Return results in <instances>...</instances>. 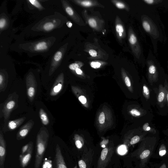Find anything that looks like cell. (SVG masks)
<instances>
[{
	"instance_id": "cell-5",
	"label": "cell",
	"mask_w": 168,
	"mask_h": 168,
	"mask_svg": "<svg viewBox=\"0 0 168 168\" xmlns=\"http://www.w3.org/2000/svg\"><path fill=\"white\" fill-rule=\"evenodd\" d=\"M34 125L33 120H30L23 125L17 132L16 137L17 140L19 141L24 139L28 134Z\"/></svg>"
},
{
	"instance_id": "cell-42",
	"label": "cell",
	"mask_w": 168,
	"mask_h": 168,
	"mask_svg": "<svg viewBox=\"0 0 168 168\" xmlns=\"http://www.w3.org/2000/svg\"><path fill=\"white\" fill-rule=\"evenodd\" d=\"M76 72L78 75H81L82 73V71L79 68L76 69Z\"/></svg>"
},
{
	"instance_id": "cell-4",
	"label": "cell",
	"mask_w": 168,
	"mask_h": 168,
	"mask_svg": "<svg viewBox=\"0 0 168 168\" xmlns=\"http://www.w3.org/2000/svg\"><path fill=\"white\" fill-rule=\"evenodd\" d=\"M6 153V143L3 134L0 133V168H4V163Z\"/></svg>"
},
{
	"instance_id": "cell-46",
	"label": "cell",
	"mask_w": 168,
	"mask_h": 168,
	"mask_svg": "<svg viewBox=\"0 0 168 168\" xmlns=\"http://www.w3.org/2000/svg\"><path fill=\"white\" fill-rule=\"evenodd\" d=\"M167 101H168V94H167Z\"/></svg>"
},
{
	"instance_id": "cell-21",
	"label": "cell",
	"mask_w": 168,
	"mask_h": 168,
	"mask_svg": "<svg viewBox=\"0 0 168 168\" xmlns=\"http://www.w3.org/2000/svg\"><path fill=\"white\" fill-rule=\"evenodd\" d=\"M29 1L32 4L34 5V6L38 8H40L42 7L39 2L37 1H36V0H31V1Z\"/></svg>"
},
{
	"instance_id": "cell-38",
	"label": "cell",
	"mask_w": 168,
	"mask_h": 168,
	"mask_svg": "<svg viewBox=\"0 0 168 168\" xmlns=\"http://www.w3.org/2000/svg\"><path fill=\"white\" fill-rule=\"evenodd\" d=\"M131 112L132 114H134L137 116H139L141 115L140 112L136 109H133L131 111Z\"/></svg>"
},
{
	"instance_id": "cell-27",
	"label": "cell",
	"mask_w": 168,
	"mask_h": 168,
	"mask_svg": "<svg viewBox=\"0 0 168 168\" xmlns=\"http://www.w3.org/2000/svg\"><path fill=\"white\" fill-rule=\"evenodd\" d=\"M118 152L120 154H124L126 152V150L125 146H120L118 149Z\"/></svg>"
},
{
	"instance_id": "cell-25",
	"label": "cell",
	"mask_w": 168,
	"mask_h": 168,
	"mask_svg": "<svg viewBox=\"0 0 168 168\" xmlns=\"http://www.w3.org/2000/svg\"><path fill=\"white\" fill-rule=\"evenodd\" d=\"M99 120V122L100 123L103 124L105 123V113L104 112H102L101 114H100Z\"/></svg>"
},
{
	"instance_id": "cell-34",
	"label": "cell",
	"mask_w": 168,
	"mask_h": 168,
	"mask_svg": "<svg viewBox=\"0 0 168 168\" xmlns=\"http://www.w3.org/2000/svg\"><path fill=\"white\" fill-rule=\"evenodd\" d=\"M6 21L4 19H1L0 20V28H3L6 25Z\"/></svg>"
},
{
	"instance_id": "cell-12",
	"label": "cell",
	"mask_w": 168,
	"mask_h": 168,
	"mask_svg": "<svg viewBox=\"0 0 168 168\" xmlns=\"http://www.w3.org/2000/svg\"><path fill=\"white\" fill-rule=\"evenodd\" d=\"M48 46L46 45V43L45 42H42L38 43L35 47V49L37 50H42L46 49Z\"/></svg>"
},
{
	"instance_id": "cell-37",
	"label": "cell",
	"mask_w": 168,
	"mask_h": 168,
	"mask_svg": "<svg viewBox=\"0 0 168 168\" xmlns=\"http://www.w3.org/2000/svg\"><path fill=\"white\" fill-rule=\"evenodd\" d=\"M75 144L77 148L79 149H80L82 147V144L81 142V141L76 140L75 141Z\"/></svg>"
},
{
	"instance_id": "cell-9",
	"label": "cell",
	"mask_w": 168,
	"mask_h": 168,
	"mask_svg": "<svg viewBox=\"0 0 168 168\" xmlns=\"http://www.w3.org/2000/svg\"><path fill=\"white\" fill-rule=\"evenodd\" d=\"M16 105V102L13 100H10L5 103L4 107L3 112L5 120H7L10 115L11 112Z\"/></svg>"
},
{
	"instance_id": "cell-1",
	"label": "cell",
	"mask_w": 168,
	"mask_h": 168,
	"mask_svg": "<svg viewBox=\"0 0 168 168\" xmlns=\"http://www.w3.org/2000/svg\"><path fill=\"white\" fill-rule=\"evenodd\" d=\"M49 137L48 130L44 127L41 128L37 137L34 168H40L48 146Z\"/></svg>"
},
{
	"instance_id": "cell-20",
	"label": "cell",
	"mask_w": 168,
	"mask_h": 168,
	"mask_svg": "<svg viewBox=\"0 0 168 168\" xmlns=\"http://www.w3.org/2000/svg\"><path fill=\"white\" fill-rule=\"evenodd\" d=\"M150 153V151L149 150H144L140 156V157L141 159H144L146 158L149 155Z\"/></svg>"
},
{
	"instance_id": "cell-22",
	"label": "cell",
	"mask_w": 168,
	"mask_h": 168,
	"mask_svg": "<svg viewBox=\"0 0 168 168\" xmlns=\"http://www.w3.org/2000/svg\"><path fill=\"white\" fill-rule=\"evenodd\" d=\"M80 4L84 7H90L92 5V3L90 1H81Z\"/></svg>"
},
{
	"instance_id": "cell-6",
	"label": "cell",
	"mask_w": 168,
	"mask_h": 168,
	"mask_svg": "<svg viewBox=\"0 0 168 168\" xmlns=\"http://www.w3.org/2000/svg\"><path fill=\"white\" fill-rule=\"evenodd\" d=\"M33 143L32 142L28 151L24 154H20L19 159L20 166L22 168H25L28 166L30 162L33 152Z\"/></svg>"
},
{
	"instance_id": "cell-45",
	"label": "cell",
	"mask_w": 168,
	"mask_h": 168,
	"mask_svg": "<svg viewBox=\"0 0 168 168\" xmlns=\"http://www.w3.org/2000/svg\"><path fill=\"white\" fill-rule=\"evenodd\" d=\"M150 128L149 127H147V128L146 129V131H149L150 130Z\"/></svg>"
},
{
	"instance_id": "cell-18",
	"label": "cell",
	"mask_w": 168,
	"mask_h": 168,
	"mask_svg": "<svg viewBox=\"0 0 168 168\" xmlns=\"http://www.w3.org/2000/svg\"><path fill=\"white\" fill-rule=\"evenodd\" d=\"M116 31L119 34L120 36H122V33L124 31V29L123 26L122 25L118 24L116 26Z\"/></svg>"
},
{
	"instance_id": "cell-30",
	"label": "cell",
	"mask_w": 168,
	"mask_h": 168,
	"mask_svg": "<svg viewBox=\"0 0 168 168\" xmlns=\"http://www.w3.org/2000/svg\"><path fill=\"white\" fill-rule=\"evenodd\" d=\"M164 97V93L163 92H161L159 93L158 96V101L159 102H163Z\"/></svg>"
},
{
	"instance_id": "cell-13",
	"label": "cell",
	"mask_w": 168,
	"mask_h": 168,
	"mask_svg": "<svg viewBox=\"0 0 168 168\" xmlns=\"http://www.w3.org/2000/svg\"><path fill=\"white\" fill-rule=\"evenodd\" d=\"M42 168H53L51 161L47 159H45L43 161Z\"/></svg>"
},
{
	"instance_id": "cell-10",
	"label": "cell",
	"mask_w": 168,
	"mask_h": 168,
	"mask_svg": "<svg viewBox=\"0 0 168 168\" xmlns=\"http://www.w3.org/2000/svg\"><path fill=\"white\" fill-rule=\"evenodd\" d=\"M25 118L23 117L15 120L10 121L8 124V127L10 130H14L24 121Z\"/></svg>"
},
{
	"instance_id": "cell-14",
	"label": "cell",
	"mask_w": 168,
	"mask_h": 168,
	"mask_svg": "<svg viewBox=\"0 0 168 168\" xmlns=\"http://www.w3.org/2000/svg\"><path fill=\"white\" fill-rule=\"evenodd\" d=\"M129 42L131 45H133L138 42V40L136 36L134 34H132L129 38Z\"/></svg>"
},
{
	"instance_id": "cell-32",
	"label": "cell",
	"mask_w": 168,
	"mask_h": 168,
	"mask_svg": "<svg viewBox=\"0 0 168 168\" xmlns=\"http://www.w3.org/2000/svg\"><path fill=\"white\" fill-rule=\"evenodd\" d=\"M79 100L82 104H84L87 102V100L85 97L83 96H81L79 97Z\"/></svg>"
},
{
	"instance_id": "cell-11",
	"label": "cell",
	"mask_w": 168,
	"mask_h": 168,
	"mask_svg": "<svg viewBox=\"0 0 168 168\" xmlns=\"http://www.w3.org/2000/svg\"><path fill=\"white\" fill-rule=\"evenodd\" d=\"M39 115L43 124L48 125L49 123V121L47 114L43 108H40L39 111Z\"/></svg>"
},
{
	"instance_id": "cell-24",
	"label": "cell",
	"mask_w": 168,
	"mask_h": 168,
	"mask_svg": "<svg viewBox=\"0 0 168 168\" xmlns=\"http://www.w3.org/2000/svg\"><path fill=\"white\" fill-rule=\"evenodd\" d=\"M62 54L61 52L60 51L58 52L54 56V59L55 61H59L61 59Z\"/></svg>"
},
{
	"instance_id": "cell-41",
	"label": "cell",
	"mask_w": 168,
	"mask_h": 168,
	"mask_svg": "<svg viewBox=\"0 0 168 168\" xmlns=\"http://www.w3.org/2000/svg\"><path fill=\"white\" fill-rule=\"evenodd\" d=\"M166 150H162L159 152V155L161 156H163L166 154Z\"/></svg>"
},
{
	"instance_id": "cell-43",
	"label": "cell",
	"mask_w": 168,
	"mask_h": 168,
	"mask_svg": "<svg viewBox=\"0 0 168 168\" xmlns=\"http://www.w3.org/2000/svg\"><path fill=\"white\" fill-rule=\"evenodd\" d=\"M148 125H149L148 123H146V124H145L144 125L143 127V129L144 131H146V129L147 128V127H149Z\"/></svg>"
},
{
	"instance_id": "cell-33",
	"label": "cell",
	"mask_w": 168,
	"mask_h": 168,
	"mask_svg": "<svg viewBox=\"0 0 168 168\" xmlns=\"http://www.w3.org/2000/svg\"><path fill=\"white\" fill-rule=\"evenodd\" d=\"M66 11L68 14L70 16H72L74 14V11L72 9L69 7H68L66 8Z\"/></svg>"
},
{
	"instance_id": "cell-39",
	"label": "cell",
	"mask_w": 168,
	"mask_h": 168,
	"mask_svg": "<svg viewBox=\"0 0 168 168\" xmlns=\"http://www.w3.org/2000/svg\"><path fill=\"white\" fill-rule=\"evenodd\" d=\"M143 92L146 96H149V92L148 88H147L145 85H144L143 87Z\"/></svg>"
},
{
	"instance_id": "cell-15",
	"label": "cell",
	"mask_w": 168,
	"mask_h": 168,
	"mask_svg": "<svg viewBox=\"0 0 168 168\" xmlns=\"http://www.w3.org/2000/svg\"><path fill=\"white\" fill-rule=\"evenodd\" d=\"M54 27V25L52 23L50 22L45 23L43 26L44 29L47 31L52 30Z\"/></svg>"
},
{
	"instance_id": "cell-26",
	"label": "cell",
	"mask_w": 168,
	"mask_h": 168,
	"mask_svg": "<svg viewBox=\"0 0 168 168\" xmlns=\"http://www.w3.org/2000/svg\"><path fill=\"white\" fill-rule=\"evenodd\" d=\"M140 138L139 136H136L133 138L131 141L130 143L131 144H134L136 143L139 141Z\"/></svg>"
},
{
	"instance_id": "cell-44",
	"label": "cell",
	"mask_w": 168,
	"mask_h": 168,
	"mask_svg": "<svg viewBox=\"0 0 168 168\" xmlns=\"http://www.w3.org/2000/svg\"><path fill=\"white\" fill-rule=\"evenodd\" d=\"M67 25L68 26L69 28L71 27L72 25V23L70 22H68L67 23Z\"/></svg>"
},
{
	"instance_id": "cell-35",
	"label": "cell",
	"mask_w": 168,
	"mask_h": 168,
	"mask_svg": "<svg viewBox=\"0 0 168 168\" xmlns=\"http://www.w3.org/2000/svg\"><path fill=\"white\" fill-rule=\"evenodd\" d=\"M116 6L118 8L120 9H124L125 7V6L124 4L120 2H117L116 3Z\"/></svg>"
},
{
	"instance_id": "cell-3",
	"label": "cell",
	"mask_w": 168,
	"mask_h": 168,
	"mask_svg": "<svg viewBox=\"0 0 168 168\" xmlns=\"http://www.w3.org/2000/svg\"><path fill=\"white\" fill-rule=\"evenodd\" d=\"M27 93L28 98L31 101L34 98L36 93L37 85L36 81L32 76H28L26 80Z\"/></svg>"
},
{
	"instance_id": "cell-17",
	"label": "cell",
	"mask_w": 168,
	"mask_h": 168,
	"mask_svg": "<svg viewBox=\"0 0 168 168\" xmlns=\"http://www.w3.org/2000/svg\"><path fill=\"white\" fill-rule=\"evenodd\" d=\"M143 1L147 4L152 5L160 3V2L162 1H157V0H144Z\"/></svg>"
},
{
	"instance_id": "cell-28",
	"label": "cell",
	"mask_w": 168,
	"mask_h": 168,
	"mask_svg": "<svg viewBox=\"0 0 168 168\" xmlns=\"http://www.w3.org/2000/svg\"><path fill=\"white\" fill-rule=\"evenodd\" d=\"M90 65L91 67L95 69L99 68L101 65V63L94 61L92 62L91 63Z\"/></svg>"
},
{
	"instance_id": "cell-8",
	"label": "cell",
	"mask_w": 168,
	"mask_h": 168,
	"mask_svg": "<svg viewBox=\"0 0 168 168\" xmlns=\"http://www.w3.org/2000/svg\"><path fill=\"white\" fill-rule=\"evenodd\" d=\"M64 77L63 75L58 76L53 85L50 94L51 96H55L59 93L63 87Z\"/></svg>"
},
{
	"instance_id": "cell-31",
	"label": "cell",
	"mask_w": 168,
	"mask_h": 168,
	"mask_svg": "<svg viewBox=\"0 0 168 168\" xmlns=\"http://www.w3.org/2000/svg\"><path fill=\"white\" fill-rule=\"evenodd\" d=\"M79 165L80 168H86V164L83 160H80L79 162Z\"/></svg>"
},
{
	"instance_id": "cell-2",
	"label": "cell",
	"mask_w": 168,
	"mask_h": 168,
	"mask_svg": "<svg viewBox=\"0 0 168 168\" xmlns=\"http://www.w3.org/2000/svg\"><path fill=\"white\" fill-rule=\"evenodd\" d=\"M142 26L144 30L153 39H158L160 34L157 27L151 19L146 16V18L143 20Z\"/></svg>"
},
{
	"instance_id": "cell-29",
	"label": "cell",
	"mask_w": 168,
	"mask_h": 168,
	"mask_svg": "<svg viewBox=\"0 0 168 168\" xmlns=\"http://www.w3.org/2000/svg\"><path fill=\"white\" fill-rule=\"evenodd\" d=\"M79 65L76 63H73L70 65L69 68L71 70H76V69L79 68Z\"/></svg>"
},
{
	"instance_id": "cell-40",
	"label": "cell",
	"mask_w": 168,
	"mask_h": 168,
	"mask_svg": "<svg viewBox=\"0 0 168 168\" xmlns=\"http://www.w3.org/2000/svg\"><path fill=\"white\" fill-rule=\"evenodd\" d=\"M125 81L126 86L128 87H130L131 86V82L129 78L127 76L125 78Z\"/></svg>"
},
{
	"instance_id": "cell-16",
	"label": "cell",
	"mask_w": 168,
	"mask_h": 168,
	"mask_svg": "<svg viewBox=\"0 0 168 168\" xmlns=\"http://www.w3.org/2000/svg\"><path fill=\"white\" fill-rule=\"evenodd\" d=\"M32 143V141H30L22 147L21 151V154H24L28 151Z\"/></svg>"
},
{
	"instance_id": "cell-23",
	"label": "cell",
	"mask_w": 168,
	"mask_h": 168,
	"mask_svg": "<svg viewBox=\"0 0 168 168\" xmlns=\"http://www.w3.org/2000/svg\"><path fill=\"white\" fill-rule=\"evenodd\" d=\"M88 23L91 27L95 28L97 26V22L96 20L93 19H90L88 20Z\"/></svg>"
},
{
	"instance_id": "cell-7",
	"label": "cell",
	"mask_w": 168,
	"mask_h": 168,
	"mask_svg": "<svg viewBox=\"0 0 168 168\" xmlns=\"http://www.w3.org/2000/svg\"><path fill=\"white\" fill-rule=\"evenodd\" d=\"M55 162L56 168H67L60 147L58 144L56 146Z\"/></svg>"
},
{
	"instance_id": "cell-36",
	"label": "cell",
	"mask_w": 168,
	"mask_h": 168,
	"mask_svg": "<svg viewBox=\"0 0 168 168\" xmlns=\"http://www.w3.org/2000/svg\"><path fill=\"white\" fill-rule=\"evenodd\" d=\"M89 54L93 57H96L97 56V53L95 50L91 49L89 51Z\"/></svg>"
},
{
	"instance_id": "cell-19",
	"label": "cell",
	"mask_w": 168,
	"mask_h": 168,
	"mask_svg": "<svg viewBox=\"0 0 168 168\" xmlns=\"http://www.w3.org/2000/svg\"><path fill=\"white\" fill-rule=\"evenodd\" d=\"M108 150L107 148H105L103 149L101 152V160L104 161L107 156L108 152Z\"/></svg>"
}]
</instances>
